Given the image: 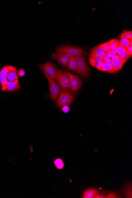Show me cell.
<instances>
[{
  "mask_svg": "<svg viewBox=\"0 0 132 198\" xmlns=\"http://www.w3.org/2000/svg\"><path fill=\"white\" fill-rule=\"evenodd\" d=\"M56 80L62 91L70 93L71 91L69 78L65 71L58 69Z\"/></svg>",
  "mask_w": 132,
  "mask_h": 198,
  "instance_id": "cell-1",
  "label": "cell"
},
{
  "mask_svg": "<svg viewBox=\"0 0 132 198\" xmlns=\"http://www.w3.org/2000/svg\"><path fill=\"white\" fill-rule=\"evenodd\" d=\"M55 50L57 52L66 53L71 57L83 56L85 55V51L84 49L79 47L71 45H64L56 48Z\"/></svg>",
  "mask_w": 132,
  "mask_h": 198,
  "instance_id": "cell-2",
  "label": "cell"
},
{
  "mask_svg": "<svg viewBox=\"0 0 132 198\" xmlns=\"http://www.w3.org/2000/svg\"><path fill=\"white\" fill-rule=\"evenodd\" d=\"M76 60L77 69L76 73L82 77H87L90 74V69L85 57L82 56L77 57Z\"/></svg>",
  "mask_w": 132,
  "mask_h": 198,
  "instance_id": "cell-3",
  "label": "cell"
},
{
  "mask_svg": "<svg viewBox=\"0 0 132 198\" xmlns=\"http://www.w3.org/2000/svg\"><path fill=\"white\" fill-rule=\"evenodd\" d=\"M39 66L45 75L53 80L56 79L58 68L52 62H46L44 64L39 65Z\"/></svg>",
  "mask_w": 132,
  "mask_h": 198,
  "instance_id": "cell-4",
  "label": "cell"
},
{
  "mask_svg": "<svg viewBox=\"0 0 132 198\" xmlns=\"http://www.w3.org/2000/svg\"><path fill=\"white\" fill-rule=\"evenodd\" d=\"M74 99V96L69 92L62 91L56 102V104L59 109L65 106L70 105Z\"/></svg>",
  "mask_w": 132,
  "mask_h": 198,
  "instance_id": "cell-5",
  "label": "cell"
},
{
  "mask_svg": "<svg viewBox=\"0 0 132 198\" xmlns=\"http://www.w3.org/2000/svg\"><path fill=\"white\" fill-rule=\"evenodd\" d=\"M48 81L50 86V95L53 102L56 101L57 97L59 95L61 89L58 83H56L54 80L51 77L45 75Z\"/></svg>",
  "mask_w": 132,
  "mask_h": 198,
  "instance_id": "cell-6",
  "label": "cell"
},
{
  "mask_svg": "<svg viewBox=\"0 0 132 198\" xmlns=\"http://www.w3.org/2000/svg\"><path fill=\"white\" fill-rule=\"evenodd\" d=\"M65 72L69 77L71 91L74 92H77L81 87V80L77 76L70 72L67 71Z\"/></svg>",
  "mask_w": 132,
  "mask_h": 198,
  "instance_id": "cell-7",
  "label": "cell"
},
{
  "mask_svg": "<svg viewBox=\"0 0 132 198\" xmlns=\"http://www.w3.org/2000/svg\"><path fill=\"white\" fill-rule=\"evenodd\" d=\"M71 56L65 52H57L54 54L53 58L61 66L66 67L69 62Z\"/></svg>",
  "mask_w": 132,
  "mask_h": 198,
  "instance_id": "cell-8",
  "label": "cell"
},
{
  "mask_svg": "<svg viewBox=\"0 0 132 198\" xmlns=\"http://www.w3.org/2000/svg\"><path fill=\"white\" fill-rule=\"evenodd\" d=\"M14 66H4L0 71V83L1 89L3 92L6 91V84L7 82V76L8 71L13 68Z\"/></svg>",
  "mask_w": 132,
  "mask_h": 198,
  "instance_id": "cell-9",
  "label": "cell"
},
{
  "mask_svg": "<svg viewBox=\"0 0 132 198\" xmlns=\"http://www.w3.org/2000/svg\"><path fill=\"white\" fill-rule=\"evenodd\" d=\"M100 194V192L95 188H90L84 191L83 193L82 198H95Z\"/></svg>",
  "mask_w": 132,
  "mask_h": 198,
  "instance_id": "cell-10",
  "label": "cell"
},
{
  "mask_svg": "<svg viewBox=\"0 0 132 198\" xmlns=\"http://www.w3.org/2000/svg\"><path fill=\"white\" fill-rule=\"evenodd\" d=\"M105 54L106 52L101 47V45H99L94 47L91 49L90 51V55L103 57Z\"/></svg>",
  "mask_w": 132,
  "mask_h": 198,
  "instance_id": "cell-11",
  "label": "cell"
},
{
  "mask_svg": "<svg viewBox=\"0 0 132 198\" xmlns=\"http://www.w3.org/2000/svg\"><path fill=\"white\" fill-rule=\"evenodd\" d=\"M21 88L20 83L18 80L13 82L7 81L6 84V91L8 92H14Z\"/></svg>",
  "mask_w": 132,
  "mask_h": 198,
  "instance_id": "cell-12",
  "label": "cell"
},
{
  "mask_svg": "<svg viewBox=\"0 0 132 198\" xmlns=\"http://www.w3.org/2000/svg\"><path fill=\"white\" fill-rule=\"evenodd\" d=\"M18 75L16 68L13 67V68L10 70L7 74V81L13 82L18 80Z\"/></svg>",
  "mask_w": 132,
  "mask_h": 198,
  "instance_id": "cell-13",
  "label": "cell"
},
{
  "mask_svg": "<svg viewBox=\"0 0 132 198\" xmlns=\"http://www.w3.org/2000/svg\"><path fill=\"white\" fill-rule=\"evenodd\" d=\"M67 66L68 68L71 71L76 72L77 69L76 57H71Z\"/></svg>",
  "mask_w": 132,
  "mask_h": 198,
  "instance_id": "cell-14",
  "label": "cell"
},
{
  "mask_svg": "<svg viewBox=\"0 0 132 198\" xmlns=\"http://www.w3.org/2000/svg\"><path fill=\"white\" fill-rule=\"evenodd\" d=\"M128 60H122L119 59L117 61H115L113 66V68L116 72H118L119 70L122 69L125 64L127 62Z\"/></svg>",
  "mask_w": 132,
  "mask_h": 198,
  "instance_id": "cell-15",
  "label": "cell"
},
{
  "mask_svg": "<svg viewBox=\"0 0 132 198\" xmlns=\"http://www.w3.org/2000/svg\"><path fill=\"white\" fill-rule=\"evenodd\" d=\"M99 70L110 73H114L116 72L115 71L113 66H111V65L108 64L106 63Z\"/></svg>",
  "mask_w": 132,
  "mask_h": 198,
  "instance_id": "cell-16",
  "label": "cell"
},
{
  "mask_svg": "<svg viewBox=\"0 0 132 198\" xmlns=\"http://www.w3.org/2000/svg\"><path fill=\"white\" fill-rule=\"evenodd\" d=\"M103 60V57H98L89 55V62L91 66L93 67H95L96 64Z\"/></svg>",
  "mask_w": 132,
  "mask_h": 198,
  "instance_id": "cell-17",
  "label": "cell"
},
{
  "mask_svg": "<svg viewBox=\"0 0 132 198\" xmlns=\"http://www.w3.org/2000/svg\"><path fill=\"white\" fill-rule=\"evenodd\" d=\"M132 39H129L126 38H122L119 40V45L125 48H128L130 46L131 41Z\"/></svg>",
  "mask_w": 132,
  "mask_h": 198,
  "instance_id": "cell-18",
  "label": "cell"
},
{
  "mask_svg": "<svg viewBox=\"0 0 132 198\" xmlns=\"http://www.w3.org/2000/svg\"><path fill=\"white\" fill-rule=\"evenodd\" d=\"M120 39L126 38L130 39H132V31H127L122 33L119 36Z\"/></svg>",
  "mask_w": 132,
  "mask_h": 198,
  "instance_id": "cell-19",
  "label": "cell"
},
{
  "mask_svg": "<svg viewBox=\"0 0 132 198\" xmlns=\"http://www.w3.org/2000/svg\"><path fill=\"white\" fill-rule=\"evenodd\" d=\"M101 47L104 50L106 53H107L108 51L111 50L110 43V40L107 42L104 43L102 44H100Z\"/></svg>",
  "mask_w": 132,
  "mask_h": 198,
  "instance_id": "cell-20",
  "label": "cell"
},
{
  "mask_svg": "<svg viewBox=\"0 0 132 198\" xmlns=\"http://www.w3.org/2000/svg\"><path fill=\"white\" fill-rule=\"evenodd\" d=\"M127 51V49L120 46L119 45H118L117 50V54L119 55H123Z\"/></svg>",
  "mask_w": 132,
  "mask_h": 198,
  "instance_id": "cell-21",
  "label": "cell"
},
{
  "mask_svg": "<svg viewBox=\"0 0 132 198\" xmlns=\"http://www.w3.org/2000/svg\"><path fill=\"white\" fill-rule=\"evenodd\" d=\"M110 40V43L111 50L113 48L116 46H118L119 45V40L116 39H112Z\"/></svg>",
  "mask_w": 132,
  "mask_h": 198,
  "instance_id": "cell-22",
  "label": "cell"
},
{
  "mask_svg": "<svg viewBox=\"0 0 132 198\" xmlns=\"http://www.w3.org/2000/svg\"><path fill=\"white\" fill-rule=\"evenodd\" d=\"M105 63V61H104L103 60H102V61L96 64V66H95V67L96 69H97L98 70H99L101 68V67H102V66Z\"/></svg>",
  "mask_w": 132,
  "mask_h": 198,
  "instance_id": "cell-23",
  "label": "cell"
},
{
  "mask_svg": "<svg viewBox=\"0 0 132 198\" xmlns=\"http://www.w3.org/2000/svg\"><path fill=\"white\" fill-rule=\"evenodd\" d=\"M119 56L120 59H122V60H128L131 57L130 55L127 51L123 55H119Z\"/></svg>",
  "mask_w": 132,
  "mask_h": 198,
  "instance_id": "cell-24",
  "label": "cell"
},
{
  "mask_svg": "<svg viewBox=\"0 0 132 198\" xmlns=\"http://www.w3.org/2000/svg\"><path fill=\"white\" fill-rule=\"evenodd\" d=\"M25 73H26V72H25V70L23 69H20L18 71V76H19V77H23L25 76Z\"/></svg>",
  "mask_w": 132,
  "mask_h": 198,
  "instance_id": "cell-25",
  "label": "cell"
},
{
  "mask_svg": "<svg viewBox=\"0 0 132 198\" xmlns=\"http://www.w3.org/2000/svg\"><path fill=\"white\" fill-rule=\"evenodd\" d=\"M64 162H62L59 163V164H57V165H56V168L57 169L59 170H62L63 169L64 167Z\"/></svg>",
  "mask_w": 132,
  "mask_h": 198,
  "instance_id": "cell-26",
  "label": "cell"
},
{
  "mask_svg": "<svg viewBox=\"0 0 132 198\" xmlns=\"http://www.w3.org/2000/svg\"><path fill=\"white\" fill-rule=\"evenodd\" d=\"M63 162V160L62 159L58 158L56 159L54 161L53 163L56 166L57 165V164H59V163H62V162Z\"/></svg>",
  "mask_w": 132,
  "mask_h": 198,
  "instance_id": "cell-27",
  "label": "cell"
},
{
  "mask_svg": "<svg viewBox=\"0 0 132 198\" xmlns=\"http://www.w3.org/2000/svg\"><path fill=\"white\" fill-rule=\"evenodd\" d=\"M62 110L65 113H67L69 112L70 108L68 106H65L62 108Z\"/></svg>",
  "mask_w": 132,
  "mask_h": 198,
  "instance_id": "cell-28",
  "label": "cell"
},
{
  "mask_svg": "<svg viewBox=\"0 0 132 198\" xmlns=\"http://www.w3.org/2000/svg\"><path fill=\"white\" fill-rule=\"evenodd\" d=\"M111 59V57L108 55V54L107 53H106L105 54V56L103 57V60L105 61V62H107V61H108L109 60H110Z\"/></svg>",
  "mask_w": 132,
  "mask_h": 198,
  "instance_id": "cell-29",
  "label": "cell"
},
{
  "mask_svg": "<svg viewBox=\"0 0 132 198\" xmlns=\"http://www.w3.org/2000/svg\"><path fill=\"white\" fill-rule=\"evenodd\" d=\"M119 59H120L119 55L117 54L114 55L113 57H111V60H113L114 61H117V60H119Z\"/></svg>",
  "mask_w": 132,
  "mask_h": 198,
  "instance_id": "cell-30",
  "label": "cell"
},
{
  "mask_svg": "<svg viewBox=\"0 0 132 198\" xmlns=\"http://www.w3.org/2000/svg\"><path fill=\"white\" fill-rule=\"evenodd\" d=\"M127 52L130 55L131 57L132 55V46H129L127 48Z\"/></svg>",
  "mask_w": 132,
  "mask_h": 198,
  "instance_id": "cell-31",
  "label": "cell"
},
{
  "mask_svg": "<svg viewBox=\"0 0 132 198\" xmlns=\"http://www.w3.org/2000/svg\"><path fill=\"white\" fill-rule=\"evenodd\" d=\"M107 54H108V55H109L111 57H113L114 55H116V54L112 52L111 50H110L109 51H108V52L107 53Z\"/></svg>",
  "mask_w": 132,
  "mask_h": 198,
  "instance_id": "cell-32",
  "label": "cell"
},
{
  "mask_svg": "<svg viewBox=\"0 0 132 198\" xmlns=\"http://www.w3.org/2000/svg\"><path fill=\"white\" fill-rule=\"evenodd\" d=\"M106 63L108 64L111 65V66H113V63H114V61H113V60H112L111 59L110 60H109L108 61H107V62H106Z\"/></svg>",
  "mask_w": 132,
  "mask_h": 198,
  "instance_id": "cell-33",
  "label": "cell"
},
{
  "mask_svg": "<svg viewBox=\"0 0 132 198\" xmlns=\"http://www.w3.org/2000/svg\"><path fill=\"white\" fill-rule=\"evenodd\" d=\"M118 46H116L115 47L113 48V49H112L111 50V51H112V52L116 54H117V48H118Z\"/></svg>",
  "mask_w": 132,
  "mask_h": 198,
  "instance_id": "cell-34",
  "label": "cell"
}]
</instances>
